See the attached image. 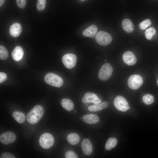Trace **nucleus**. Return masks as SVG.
Masks as SVG:
<instances>
[{
	"instance_id": "a211bd4d",
	"label": "nucleus",
	"mask_w": 158,
	"mask_h": 158,
	"mask_svg": "<svg viewBox=\"0 0 158 158\" xmlns=\"http://www.w3.org/2000/svg\"><path fill=\"white\" fill-rule=\"evenodd\" d=\"M109 105V103L107 101H105L101 103L90 106L88 107V109L89 111L92 112L97 111L107 108Z\"/></svg>"
},
{
	"instance_id": "aec40b11",
	"label": "nucleus",
	"mask_w": 158,
	"mask_h": 158,
	"mask_svg": "<svg viewBox=\"0 0 158 158\" xmlns=\"http://www.w3.org/2000/svg\"><path fill=\"white\" fill-rule=\"evenodd\" d=\"M61 104L62 106L68 111H71L74 108V105L73 102L68 99H63L61 102Z\"/></svg>"
},
{
	"instance_id": "ddd939ff",
	"label": "nucleus",
	"mask_w": 158,
	"mask_h": 158,
	"mask_svg": "<svg viewBox=\"0 0 158 158\" xmlns=\"http://www.w3.org/2000/svg\"><path fill=\"white\" fill-rule=\"evenodd\" d=\"M81 147L82 151L86 155L90 154L92 151V146L90 140L87 138L83 140L82 142Z\"/></svg>"
},
{
	"instance_id": "f3484780",
	"label": "nucleus",
	"mask_w": 158,
	"mask_h": 158,
	"mask_svg": "<svg viewBox=\"0 0 158 158\" xmlns=\"http://www.w3.org/2000/svg\"><path fill=\"white\" fill-rule=\"evenodd\" d=\"M122 27L123 30L128 33L132 32L134 29L132 22L128 19H125L122 21Z\"/></svg>"
},
{
	"instance_id": "4be33fe9",
	"label": "nucleus",
	"mask_w": 158,
	"mask_h": 158,
	"mask_svg": "<svg viewBox=\"0 0 158 158\" xmlns=\"http://www.w3.org/2000/svg\"><path fill=\"white\" fill-rule=\"evenodd\" d=\"M117 142V140L115 138H109L105 144V149L108 150H111L116 146Z\"/></svg>"
},
{
	"instance_id": "9d476101",
	"label": "nucleus",
	"mask_w": 158,
	"mask_h": 158,
	"mask_svg": "<svg viewBox=\"0 0 158 158\" xmlns=\"http://www.w3.org/2000/svg\"><path fill=\"white\" fill-rule=\"evenodd\" d=\"M82 101L85 104L92 103L95 104L100 103L101 102L96 94L89 92L85 94L82 98Z\"/></svg>"
},
{
	"instance_id": "412c9836",
	"label": "nucleus",
	"mask_w": 158,
	"mask_h": 158,
	"mask_svg": "<svg viewBox=\"0 0 158 158\" xmlns=\"http://www.w3.org/2000/svg\"><path fill=\"white\" fill-rule=\"evenodd\" d=\"M12 116L13 118L19 123H22L25 121V115L23 113L21 112L15 111L13 113Z\"/></svg>"
},
{
	"instance_id": "423d86ee",
	"label": "nucleus",
	"mask_w": 158,
	"mask_h": 158,
	"mask_svg": "<svg viewBox=\"0 0 158 158\" xmlns=\"http://www.w3.org/2000/svg\"><path fill=\"white\" fill-rule=\"evenodd\" d=\"M114 104L115 107L121 111H126L130 108L126 99L121 96L116 97L114 99Z\"/></svg>"
},
{
	"instance_id": "f257e3e1",
	"label": "nucleus",
	"mask_w": 158,
	"mask_h": 158,
	"mask_svg": "<svg viewBox=\"0 0 158 158\" xmlns=\"http://www.w3.org/2000/svg\"><path fill=\"white\" fill-rule=\"evenodd\" d=\"M44 112V109L41 106L36 105L27 114V120L30 124H35L42 118Z\"/></svg>"
},
{
	"instance_id": "5701e85b",
	"label": "nucleus",
	"mask_w": 158,
	"mask_h": 158,
	"mask_svg": "<svg viewBox=\"0 0 158 158\" xmlns=\"http://www.w3.org/2000/svg\"><path fill=\"white\" fill-rule=\"evenodd\" d=\"M142 100L145 104L148 105L152 104L154 101L153 97L150 94H147L144 95L142 97Z\"/></svg>"
},
{
	"instance_id": "7c9ffc66",
	"label": "nucleus",
	"mask_w": 158,
	"mask_h": 158,
	"mask_svg": "<svg viewBox=\"0 0 158 158\" xmlns=\"http://www.w3.org/2000/svg\"><path fill=\"white\" fill-rule=\"evenodd\" d=\"M7 78L6 74L4 73L0 72V83H1L5 81Z\"/></svg>"
},
{
	"instance_id": "1a4fd4ad",
	"label": "nucleus",
	"mask_w": 158,
	"mask_h": 158,
	"mask_svg": "<svg viewBox=\"0 0 158 158\" xmlns=\"http://www.w3.org/2000/svg\"><path fill=\"white\" fill-rule=\"evenodd\" d=\"M16 138L15 134L13 132L8 131L2 134L0 136V141L2 144L7 145L15 141Z\"/></svg>"
},
{
	"instance_id": "72a5a7b5",
	"label": "nucleus",
	"mask_w": 158,
	"mask_h": 158,
	"mask_svg": "<svg viewBox=\"0 0 158 158\" xmlns=\"http://www.w3.org/2000/svg\"><path fill=\"white\" fill-rule=\"evenodd\" d=\"M107 61V60H105V61Z\"/></svg>"
},
{
	"instance_id": "20e7f679",
	"label": "nucleus",
	"mask_w": 158,
	"mask_h": 158,
	"mask_svg": "<svg viewBox=\"0 0 158 158\" xmlns=\"http://www.w3.org/2000/svg\"><path fill=\"white\" fill-rule=\"evenodd\" d=\"M113 71V67L110 64H104L99 70L98 74L99 79L104 81L108 80L111 76Z\"/></svg>"
},
{
	"instance_id": "a878e982",
	"label": "nucleus",
	"mask_w": 158,
	"mask_h": 158,
	"mask_svg": "<svg viewBox=\"0 0 158 158\" xmlns=\"http://www.w3.org/2000/svg\"><path fill=\"white\" fill-rule=\"evenodd\" d=\"M151 24V22L150 19H146L141 22L139 26L140 29L144 30L150 26Z\"/></svg>"
},
{
	"instance_id": "f8f14e48",
	"label": "nucleus",
	"mask_w": 158,
	"mask_h": 158,
	"mask_svg": "<svg viewBox=\"0 0 158 158\" xmlns=\"http://www.w3.org/2000/svg\"><path fill=\"white\" fill-rule=\"evenodd\" d=\"M22 30V28L21 25L19 23H15L10 26L9 32L12 36L17 37L20 35Z\"/></svg>"
},
{
	"instance_id": "2f4dec72",
	"label": "nucleus",
	"mask_w": 158,
	"mask_h": 158,
	"mask_svg": "<svg viewBox=\"0 0 158 158\" xmlns=\"http://www.w3.org/2000/svg\"><path fill=\"white\" fill-rule=\"evenodd\" d=\"M5 0H0V7H1L4 4Z\"/></svg>"
},
{
	"instance_id": "f704fd0d",
	"label": "nucleus",
	"mask_w": 158,
	"mask_h": 158,
	"mask_svg": "<svg viewBox=\"0 0 158 158\" xmlns=\"http://www.w3.org/2000/svg\"><path fill=\"white\" fill-rule=\"evenodd\" d=\"M81 118H80V119H81Z\"/></svg>"
},
{
	"instance_id": "393cba45",
	"label": "nucleus",
	"mask_w": 158,
	"mask_h": 158,
	"mask_svg": "<svg viewBox=\"0 0 158 158\" xmlns=\"http://www.w3.org/2000/svg\"><path fill=\"white\" fill-rule=\"evenodd\" d=\"M156 32L155 29L152 27L147 29L145 32L146 38L148 40H151Z\"/></svg>"
},
{
	"instance_id": "2eb2a0df",
	"label": "nucleus",
	"mask_w": 158,
	"mask_h": 158,
	"mask_svg": "<svg viewBox=\"0 0 158 158\" xmlns=\"http://www.w3.org/2000/svg\"><path fill=\"white\" fill-rule=\"evenodd\" d=\"M97 28L95 25H92L85 30L83 32V35L86 37L92 38L97 33Z\"/></svg>"
},
{
	"instance_id": "c9c22d12",
	"label": "nucleus",
	"mask_w": 158,
	"mask_h": 158,
	"mask_svg": "<svg viewBox=\"0 0 158 158\" xmlns=\"http://www.w3.org/2000/svg\"><path fill=\"white\" fill-rule=\"evenodd\" d=\"M82 0V1H83V0Z\"/></svg>"
},
{
	"instance_id": "c85d7f7f",
	"label": "nucleus",
	"mask_w": 158,
	"mask_h": 158,
	"mask_svg": "<svg viewBox=\"0 0 158 158\" xmlns=\"http://www.w3.org/2000/svg\"><path fill=\"white\" fill-rule=\"evenodd\" d=\"M16 3L18 7L20 8H23L25 6L27 0H16Z\"/></svg>"
},
{
	"instance_id": "f03ea898",
	"label": "nucleus",
	"mask_w": 158,
	"mask_h": 158,
	"mask_svg": "<svg viewBox=\"0 0 158 158\" xmlns=\"http://www.w3.org/2000/svg\"><path fill=\"white\" fill-rule=\"evenodd\" d=\"M45 82L47 84L57 87H60L63 85V81L62 78L52 73L47 74L44 78Z\"/></svg>"
},
{
	"instance_id": "dca6fc26",
	"label": "nucleus",
	"mask_w": 158,
	"mask_h": 158,
	"mask_svg": "<svg viewBox=\"0 0 158 158\" xmlns=\"http://www.w3.org/2000/svg\"><path fill=\"white\" fill-rule=\"evenodd\" d=\"M83 121L89 124H94L98 123L99 120V117L95 114H89L85 115L83 117Z\"/></svg>"
},
{
	"instance_id": "6ab92c4d",
	"label": "nucleus",
	"mask_w": 158,
	"mask_h": 158,
	"mask_svg": "<svg viewBox=\"0 0 158 158\" xmlns=\"http://www.w3.org/2000/svg\"><path fill=\"white\" fill-rule=\"evenodd\" d=\"M67 140L68 142L72 145H75L79 142L80 138L79 135L75 133L69 134L67 137Z\"/></svg>"
},
{
	"instance_id": "9b49d317",
	"label": "nucleus",
	"mask_w": 158,
	"mask_h": 158,
	"mask_svg": "<svg viewBox=\"0 0 158 158\" xmlns=\"http://www.w3.org/2000/svg\"><path fill=\"white\" fill-rule=\"evenodd\" d=\"M123 61L129 66H133L137 62V59L134 54L131 51H128L123 54Z\"/></svg>"
},
{
	"instance_id": "b1692460",
	"label": "nucleus",
	"mask_w": 158,
	"mask_h": 158,
	"mask_svg": "<svg viewBox=\"0 0 158 158\" xmlns=\"http://www.w3.org/2000/svg\"><path fill=\"white\" fill-rule=\"evenodd\" d=\"M8 56V52L4 46H0V58L2 60L6 59Z\"/></svg>"
},
{
	"instance_id": "0eeeda50",
	"label": "nucleus",
	"mask_w": 158,
	"mask_h": 158,
	"mask_svg": "<svg viewBox=\"0 0 158 158\" xmlns=\"http://www.w3.org/2000/svg\"><path fill=\"white\" fill-rule=\"evenodd\" d=\"M143 80L141 76L137 74L133 75L129 77L128 81V87L133 90H136L142 85Z\"/></svg>"
},
{
	"instance_id": "39448f33",
	"label": "nucleus",
	"mask_w": 158,
	"mask_h": 158,
	"mask_svg": "<svg viewBox=\"0 0 158 158\" xmlns=\"http://www.w3.org/2000/svg\"><path fill=\"white\" fill-rule=\"evenodd\" d=\"M95 39L97 42L99 44L102 46H106L111 42L112 38L109 33L101 31L97 33L95 36Z\"/></svg>"
},
{
	"instance_id": "4468645a",
	"label": "nucleus",
	"mask_w": 158,
	"mask_h": 158,
	"mask_svg": "<svg viewBox=\"0 0 158 158\" xmlns=\"http://www.w3.org/2000/svg\"><path fill=\"white\" fill-rule=\"evenodd\" d=\"M23 54V49L19 46L16 47L12 53V56L13 59L17 61H19L22 59Z\"/></svg>"
},
{
	"instance_id": "473e14b6",
	"label": "nucleus",
	"mask_w": 158,
	"mask_h": 158,
	"mask_svg": "<svg viewBox=\"0 0 158 158\" xmlns=\"http://www.w3.org/2000/svg\"><path fill=\"white\" fill-rule=\"evenodd\" d=\"M157 85L158 86V80H157Z\"/></svg>"
},
{
	"instance_id": "cd10ccee",
	"label": "nucleus",
	"mask_w": 158,
	"mask_h": 158,
	"mask_svg": "<svg viewBox=\"0 0 158 158\" xmlns=\"http://www.w3.org/2000/svg\"><path fill=\"white\" fill-rule=\"evenodd\" d=\"M65 157L66 158H77L78 157L76 154L71 150L68 151L65 154Z\"/></svg>"
},
{
	"instance_id": "7ed1b4c3",
	"label": "nucleus",
	"mask_w": 158,
	"mask_h": 158,
	"mask_svg": "<svg viewBox=\"0 0 158 158\" xmlns=\"http://www.w3.org/2000/svg\"><path fill=\"white\" fill-rule=\"evenodd\" d=\"M52 135L49 133H45L40 137L39 142L40 146L44 149H48L51 147L54 142Z\"/></svg>"
},
{
	"instance_id": "c756f323",
	"label": "nucleus",
	"mask_w": 158,
	"mask_h": 158,
	"mask_svg": "<svg viewBox=\"0 0 158 158\" xmlns=\"http://www.w3.org/2000/svg\"><path fill=\"white\" fill-rule=\"evenodd\" d=\"M0 158H15L16 157L12 154L8 152H4L0 155Z\"/></svg>"
},
{
	"instance_id": "6e6552de",
	"label": "nucleus",
	"mask_w": 158,
	"mask_h": 158,
	"mask_svg": "<svg viewBox=\"0 0 158 158\" xmlns=\"http://www.w3.org/2000/svg\"><path fill=\"white\" fill-rule=\"evenodd\" d=\"M77 60L76 56L72 53L66 54L62 58L63 64L68 69L72 68L75 66Z\"/></svg>"
},
{
	"instance_id": "bb28decb",
	"label": "nucleus",
	"mask_w": 158,
	"mask_h": 158,
	"mask_svg": "<svg viewBox=\"0 0 158 158\" xmlns=\"http://www.w3.org/2000/svg\"><path fill=\"white\" fill-rule=\"evenodd\" d=\"M46 3V0H37V7L38 10L43 11L45 8Z\"/></svg>"
}]
</instances>
